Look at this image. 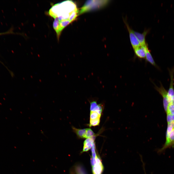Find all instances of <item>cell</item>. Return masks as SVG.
Segmentation results:
<instances>
[{
	"instance_id": "16",
	"label": "cell",
	"mask_w": 174,
	"mask_h": 174,
	"mask_svg": "<svg viewBox=\"0 0 174 174\" xmlns=\"http://www.w3.org/2000/svg\"><path fill=\"white\" fill-rule=\"evenodd\" d=\"M174 127V121H172L168 124L167 127L166 132V139L168 137Z\"/></svg>"
},
{
	"instance_id": "21",
	"label": "cell",
	"mask_w": 174,
	"mask_h": 174,
	"mask_svg": "<svg viewBox=\"0 0 174 174\" xmlns=\"http://www.w3.org/2000/svg\"><path fill=\"white\" fill-rule=\"evenodd\" d=\"M91 150L92 153V157L93 158H95L97 155L95 151V145L94 143L91 148Z\"/></svg>"
},
{
	"instance_id": "15",
	"label": "cell",
	"mask_w": 174,
	"mask_h": 174,
	"mask_svg": "<svg viewBox=\"0 0 174 174\" xmlns=\"http://www.w3.org/2000/svg\"><path fill=\"white\" fill-rule=\"evenodd\" d=\"M95 135L96 134L90 128H86V131L84 136V138L87 139Z\"/></svg>"
},
{
	"instance_id": "3",
	"label": "cell",
	"mask_w": 174,
	"mask_h": 174,
	"mask_svg": "<svg viewBox=\"0 0 174 174\" xmlns=\"http://www.w3.org/2000/svg\"><path fill=\"white\" fill-rule=\"evenodd\" d=\"M168 70L170 79V86L167 94V99L169 104L174 99V67L171 69H169Z\"/></svg>"
},
{
	"instance_id": "1",
	"label": "cell",
	"mask_w": 174,
	"mask_h": 174,
	"mask_svg": "<svg viewBox=\"0 0 174 174\" xmlns=\"http://www.w3.org/2000/svg\"><path fill=\"white\" fill-rule=\"evenodd\" d=\"M77 9L76 6L71 1L67 0L53 5L49 11V15L58 22L68 20L71 13Z\"/></svg>"
},
{
	"instance_id": "19",
	"label": "cell",
	"mask_w": 174,
	"mask_h": 174,
	"mask_svg": "<svg viewBox=\"0 0 174 174\" xmlns=\"http://www.w3.org/2000/svg\"><path fill=\"white\" fill-rule=\"evenodd\" d=\"M167 113H168L171 115H174V105L172 103L169 104L167 108Z\"/></svg>"
},
{
	"instance_id": "14",
	"label": "cell",
	"mask_w": 174,
	"mask_h": 174,
	"mask_svg": "<svg viewBox=\"0 0 174 174\" xmlns=\"http://www.w3.org/2000/svg\"><path fill=\"white\" fill-rule=\"evenodd\" d=\"M101 115L96 111H90V120L100 119Z\"/></svg>"
},
{
	"instance_id": "20",
	"label": "cell",
	"mask_w": 174,
	"mask_h": 174,
	"mask_svg": "<svg viewBox=\"0 0 174 174\" xmlns=\"http://www.w3.org/2000/svg\"><path fill=\"white\" fill-rule=\"evenodd\" d=\"M76 169L77 174H87L85 170L81 166H77Z\"/></svg>"
},
{
	"instance_id": "4",
	"label": "cell",
	"mask_w": 174,
	"mask_h": 174,
	"mask_svg": "<svg viewBox=\"0 0 174 174\" xmlns=\"http://www.w3.org/2000/svg\"><path fill=\"white\" fill-rule=\"evenodd\" d=\"M160 86L159 87L154 83V88L162 97L164 108L165 111L167 112V107L169 104L167 98V91L164 87L161 82H160Z\"/></svg>"
},
{
	"instance_id": "23",
	"label": "cell",
	"mask_w": 174,
	"mask_h": 174,
	"mask_svg": "<svg viewBox=\"0 0 174 174\" xmlns=\"http://www.w3.org/2000/svg\"><path fill=\"white\" fill-rule=\"evenodd\" d=\"M12 33H13V32L12 30V29H11L7 31L3 32L0 33V36Z\"/></svg>"
},
{
	"instance_id": "17",
	"label": "cell",
	"mask_w": 174,
	"mask_h": 174,
	"mask_svg": "<svg viewBox=\"0 0 174 174\" xmlns=\"http://www.w3.org/2000/svg\"><path fill=\"white\" fill-rule=\"evenodd\" d=\"M78 12L77 9L72 11L70 14L68 20L71 22L74 20L77 16Z\"/></svg>"
},
{
	"instance_id": "24",
	"label": "cell",
	"mask_w": 174,
	"mask_h": 174,
	"mask_svg": "<svg viewBox=\"0 0 174 174\" xmlns=\"http://www.w3.org/2000/svg\"><path fill=\"white\" fill-rule=\"evenodd\" d=\"M141 159H142L141 158ZM141 160L142 161V163H143V168L144 171V174H146V173L145 170V164L142 159Z\"/></svg>"
},
{
	"instance_id": "26",
	"label": "cell",
	"mask_w": 174,
	"mask_h": 174,
	"mask_svg": "<svg viewBox=\"0 0 174 174\" xmlns=\"http://www.w3.org/2000/svg\"><path fill=\"white\" fill-rule=\"evenodd\" d=\"M171 103H172V104L174 105V99L173 100V101H172V102Z\"/></svg>"
},
{
	"instance_id": "18",
	"label": "cell",
	"mask_w": 174,
	"mask_h": 174,
	"mask_svg": "<svg viewBox=\"0 0 174 174\" xmlns=\"http://www.w3.org/2000/svg\"><path fill=\"white\" fill-rule=\"evenodd\" d=\"M100 119L94 120H90L89 126L90 127L95 126L99 125L100 121Z\"/></svg>"
},
{
	"instance_id": "8",
	"label": "cell",
	"mask_w": 174,
	"mask_h": 174,
	"mask_svg": "<svg viewBox=\"0 0 174 174\" xmlns=\"http://www.w3.org/2000/svg\"><path fill=\"white\" fill-rule=\"evenodd\" d=\"M148 49L147 44L139 46L134 49L136 56L141 58H145L146 52Z\"/></svg>"
},
{
	"instance_id": "27",
	"label": "cell",
	"mask_w": 174,
	"mask_h": 174,
	"mask_svg": "<svg viewBox=\"0 0 174 174\" xmlns=\"http://www.w3.org/2000/svg\"></svg>"
},
{
	"instance_id": "5",
	"label": "cell",
	"mask_w": 174,
	"mask_h": 174,
	"mask_svg": "<svg viewBox=\"0 0 174 174\" xmlns=\"http://www.w3.org/2000/svg\"><path fill=\"white\" fill-rule=\"evenodd\" d=\"M124 22L129 32L130 42L133 48L134 49L140 46L139 43L133 31L130 27L126 20L123 19Z\"/></svg>"
},
{
	"instance_id": "9",
	"label": "cell",
	"mask_w": 174,
	"mask_h": 174,
	"mask_svg": "<svg viewBox=\"0 0 174 174\" xmlns=\"http://www.w3.org/2000/svg\"><path fill=\"white\" fill-rule=\"evenodd\" d=\"M90 111H96L102 114L103 109V106L102 104H97V100L93 99L90 101Z\"/></svg>"
},
{
	"instance_id": "7",
	"label": "cell",
	"mask_w": 174,
	"mask_h": 174,
	"mask_svg": "<svg viewBox=\"0 0 174 174\" xmlns=\"http://www.w3.org/2000/svg\"><path fill=\"white\" fill-rule=\"evenodd\" d=\"M95 159L96 163L92 168L93 174H102L104 167L101 159L98 156L96 155Z\"/></svg>"
},
{
	"instance_id": "11",
	"label": "cell",
	"mask_w": 174,
	"mask_h": 174,
	"mask_svg": "<svg viewBox=\"0 0 174 174\" xmlns=\"http://www.w3.org/2000/svg\"><path fill=\"white\" fill-rule=\"evenodd\" d=\"M149 31L148 29L145 30L143 33H140L133 30L134 33L136 36L140 45H144L146 44V43L145 37Z\"/></svg>"
},
{
	"instance_id": "25",
	"label": "cell",
	"mask_w": 174,
	"mask_h": 174,
	"mask_svg": "<svg viewBox=\"0 0 174 174\" xmlns=\"http://www.w3.org/2000/svg\"><path fill=\"white\" fill-rule=\"evenodd\" d=\"M172 121H174V115H172Z\"/></svg>"
},
{
	"instance_id": "10",
	"label": "cell",
	"mask_w": 174,
	"mask_h": 174,
	"mask_svg": "<svg viewBox=\"0 0 174 174\" xmlns=\"http://www.w3.org/2000/svg\"><path fill=\"white\" fill-rule=\"evenodd\" d=\"M98 135L96 134L91 137L87 138L84 141L83 143V152L87 151L91 148L94 143L95 138Z\"/></svg>"
},
{
	"instance_id": "13",
	"label": "cell",
	"mask_w": 174,
	"mask_h": 174,
	"mask_svg": "<svg viewBox=\"0 0 174 174\" xmlns=\"http://www.w3.org/2000/svg\"><path fill=\"white\" fill-rule=\"evenodd\" d=\"M72 128L73 132L76 133L78 137L80 138H84L86 128L77 129L73 126Z\"/></svg>"
},
{
	"instance_id": "6",
	"label": "cell",
	"mask_w": 174,
	"mask_h": 174,
	"mask_svg": "<svg viewBox=\"0 0 174 174\" xmlns=\"http://www.w3.org/2000/svg\"><path fill=\"white\" fill-rule=\"evenodd\" d=\"M174 127L170 133L168 138L166 139L165 142L163 147L158 151V152L161 153L167 148L174 146Z\"/></svg>"
},
{
	"instance_id": "2",
	"label": "cell",
	"mask_w": 174,
	"mask_h": 174,
	"mask_svg": "<svg viewBox=\"0 0 174 174\" xmlns=\"http://www.w3.org/2000/svg\"><path fill=\"white\" fill-rule=\"evenodd\" d=\"M108 0H89L87 1L81 8L80 14L91 9L98 8L106 4Z\"/></svg>"
},
{
	"instance_id": "22",
	"label": "cell",
	"mask_w": 174,
	"mask_h": 174,
	"mask_svg": "<svg viewBox=\"0 0 174 174\" xmlns=\"http://www.w3.org/2000/svg\"><path fill=\"white\" fill-rule=\"evenodd\" d=\"M167 113V120L168 124L172 122V115L168 113Z\"/></svg>"
},
{
	"instance_id": "12",
	"label": "cell",
	"mask_w": 174,
	"mask_h": 174,
	"mask_svg": "<svg viewBox=\"0 0 174 174\" xmlns=\"http://www.w3.org/2000/svg\"><path fill=\"white\" fill-rule=\"evenodd\" d=\"M145 58L146 61L157 69H159V68L154 61L150 51L148 49L147 51Z\"/></svg>"
}]
</instances>
